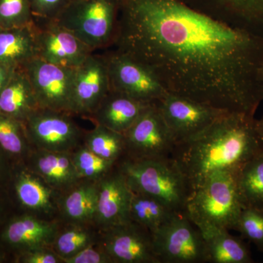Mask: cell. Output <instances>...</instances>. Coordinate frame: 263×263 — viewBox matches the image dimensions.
I'll return each instance as SVG.
<instances>
[{"mask_svg": "<svg viewBox=\"0 0 263 263\" xmlns=\"http://www.w3.org/2000/svg\"><path fill=\"white\" fill-rule=\"evenodd\" d=\"M114 45L171 94L250 116L263 100V37L179 0H121Z\"/></svg>", "mask_w": 263, "mask_h": 263, "instance_id": "1", "label": "cell"}, {"mask_svg": "<svg viewBox=\"0 0 263 263\" xmlns=\"http://www.w3.org/2000/svg\"><path fill=\"white\" fill-rule=\"evenodd\" d=\"M262 150L254 116L226 112L200 134L176 143L172 159L193 192L217 171L235 174Z\"/></svg>", "mask_w": 263, "mask_h": 263, "instance_id": "2", "label": "cell"}, {"mask_svg": "<svg viewBox=\"0 0 263 263\" xmlns=\"http://www.w3.org/2000/svg\"><path fill=\"white\" fill-rule=\"evenodd\" d=\"M243 208L235 174L221 171L208 176L193 190L183 214L203 234L216 230H235Z\"/></svg>", "mask_w": 263, "mask_h": 263, "instance_id": "3", "label": "cell"}, {"mask_svg": "<svg viewBox=\"0 0 263 263\" xmlns=\"http://www.w3.org/2000/svg\"><path fill=\"white\" fill-rule=\"evenodd\" d=\"M133 193L154 197L177 214H183L193 190L173 159L132 160L117 163Z\"/></svg>", "mask_w": 263, "mask_h": 263, "instance_id": "4", "label": "cell"}, {"mask_svg": "<svg viewBox=\"0 0 263 263\" xmlns=\"http://www.w3.org/2000/svg\"><path fill=\"white\" fill-rule=\"evenodd\" d=\"M121 0H72L56 19L92 51L114 45Z\"/></svg>", "mask_w": 263, "mask_h": 263, "instance_id": "5", "label": "cell"}, {"mask_svg": "<svg viewBox=\"0 0 263 263\" xmlns=\"http://www.w3.org/2000/svg\"><path fill=\"white\" fill-rule=\"evenodd\" d=\"M152 235L160 263L208 262L201 232L183 214H176Z\"/></svg>", "mask_w": 263, "mask_h": 263, "instance_id": "6", "label": "cell"}, {"mask_svg": "<svg viewBox=\"0 0 263 263\" xmlns=\"http://www.w3.org/2000/svg\"><path fill=\"white\" fill-rule=\"evenodd\" d=\"M125 157L132 160L172 159L176 141L155 103L124 133Z\"/></svg>", "mask_w": 263, "mask_h": 263, "instance_id": "7", "label": "cell"}, {"mask_svg": "<svg viewBox=\"0 0 263 263\" xmlns=\"http://www.w3.org/2000/svg\"><path fill=\"white\" fill-rule=\"evenodd\" d=\"M72 114L37 108L24 122L29 141L36 149L72 153L83 144L84 133Z\"/></svg>", "mask_w": 263, "mask_h": 263, "instance_id": "8", "label": "cell"}, {"mask_svg": "<svg viewBox=\"0 0 263 263\" xmlns=\"http://www.w3.org/2000/svg\"><path fill=\"white\" fill-rule=\"evenodd\" d=\"M30 81L38 106L74 114V68L35 57L22 67Z\"/></svg>", "mask_w": 263, "mask_h": 263, "instance_id": "9", "label": "cell"}, {"mask_svg": "<svg viewBox=\"0 0 263 263\" xmlns=\"http://www.w3.org/2000/svg\"><path fill=\"white\" fill-rule=\"evenodd\" d=\"M110 89L145 103H154L167 91L155 74L141 62L118 51L104 53Z\"/></svg>", "mask_w": 263, "mask_h": 263, "instance_id": "10", "label": "cell"}, {"mask_svg": "<svg viewBox=\"0 0 263 263\" xmlns=\"http://www.w3.org/2000/svg\"><path fill=\"white\" fill-rule=\"evenodd\" d=\"M32 27L37 57L53 65L76 68L94 52L54 19L34 17Z\"/></svg>", "mask_w": 263, "mask_h": 263, "instance_id": "11", "label": "cell"}, {"mask_svg": "<svg viewBox=\"0 0 263 263\" xmlns=\"http://www.w3.org/2000/svg\"><path fill=\"white\" fill-rule=\"evenodd\" d=\"M154 103L160 110L176 143L200 134L226 113L191 99L169 92Z\"/></svg>", "mask_w": 263, "mask_h": 263, "instance_id": "12", "label": "cell"}, {"mask_svg": "<svg viewBox=\"0 0 263 263\" xmlns=\"http://www.w3.org/2000/svg\"><path fill=\"white\" fill-rule=\"evenodd\" d=\"M100 242L114 263H160L152 233L133 221L100 231Z\"/></svg>", "mask_w": 263, "mask_h": 263, "instance_id": "13", "label": "cell"}, {"mask_svg": "<svg viewBox=\"0 0 263 263\" xmlns=\"http://www.w3.org/2000/svg\"><path fill=\"white\" fill-rule=\"evenodd\" d=\"M133 195L125 176L116 164L108 174L98 181L94 224L100 231L131 221L129 207Z\"/></svg>", "mask_w": 263, "mask_h": 263, "instance_id": "14", "label": "cell"}, {"mask_svg": "<svg viewBox=\"0 0 263 263\" xmlns=\"http://www.w3.org/2000/svg\"><path fill=\"white\" fill-rule=\"evenodd\" d=\"M110 90L103 55H90L74 68V115L89 118Z\"/></svg>", "mask_w": 263, "mask_h": 263, "instance_id": "15", "label": "cell"}, {"mask_svg": "<svg viewBox=\"0 0 263 263\" xmlns=\"http://www.w3.org/2000/svg\"><path fill=\"white\" fill-rule=\"evenodd\" d=\"M149 104L110 89L89 118L95 124L124 134Z\"/></svg>", "mask_w": 263, "mask_h": 263, "instance_id": "16", "label": "cell"}, {"mask_svg": "<svg viewBox=\"0 0 263 263\" xmlns=\"http://www.w3.org/2000/svg\"><path fill=\"white\" fill-rule=\"evenodd\" d=\"M30 171L60 193L69 190L81 180L70 152L35 149L31 160Z\"/></svg>", "mask_w": 263, "mask_h": 263, "instance_id": "17", "label": "cell"}, {"mask_svg": "<svg viewBox=\"0 0 263 263\" xmlns=\"http://www.w3.org/2000/svg\"><path fill=\"white\" fill-rule=\"evenodd\" d=\"M221 22L263 37V0H203Z\"/></svg>", "mask_w": 263, "mask_h": 263, "instance_id": "18", "label": "cell"}, {"mask_svg": "<svg viewBox=\"0 0 263 263\" xmlns=\"http://www.w3.org/2000/svg\"><path fill=\"white\" fill-rule=\"evenodd\" d=\"M60 227L56 221L32 215L23 216L8 224L3 238L9 245L26 251L51 247Z\"/></svg>", "mask_w": 263, "mask_h": 263, "instance_id": "19", "label": "cell"}, {"mask_svg": "<svg viewBox=\"0 0 263 263\" xmlns=\"http://www.w3.org/2000/svg\"><path fill=\"white\" fill-rule=\"evenodd\" d=\"M98 198V181L81 179L60 193L58 212L67 223L94 224Z\"/></svg>", "mask_w": 263, "mask_h": 263, "instance_id": "20", "label": "cell"}, {"mask_svg": "<svg viewBox=\"0 0 263 263\" xmlns=\"http://www.w3.org/2000/svg\"><path fill=\"white\" fill-rule=\"evenodd\" d=\"M15 183L16 196L22 205L41 216H51L58 212L60 193L32 171H22Z\"/></svg>", "mask_w": 263, "mask_h": 263, "instance_id": "21", "label": "cell"}, {"mask_svg": "<svg viewBox=\"0 0 263 263\" xmlns=\"http://www.w3.org/2000/svg\"><path fill=\"white\" fill-rule=\"evenodd\" d=\"M39 108L32 85L25 71L15 70L0 92V112L18 121L25 122Z\"/></svg>", "mask_w": 263, "mask_h": 263, "instance_id": "22", "label": "cell"}, {"mask_svg": "<svg viewBox=\"0 0 263 263\" xmlns=\"http://www.w3.org/2000/svg\"><path fill=\"white\" fill-rule=\"evenodd\" d=\"M37 57L32 24L23 27H0V64L18 68Z\"/></svg>", "mask_w": 263, "mask_h": 263, "instance_id": "23", "label": "cell"}, {"mask_svg": "<svg viewBox=\"0 0 263 263\" xmlns=\"http://www.w3.org/2000/svg\"><path fill=\"white\" fill-rule=\"evenodd\" d=\"M202 236L206 243L208 262H253L249 246L243 238L230 234L229 230H212Z\"/></svg>", "mask_w": 263, "mask_h": 263, "instance_id": "24", "label": "cell"}, {"mask_svg": "<svg viewBox=\"0 0 263 263\" xmlns=\"http://www.w3.org/2000/svg\"><path fill=\"white\" fill-rule=\"evenodd\" d=\"M234 174L238 195L243 207L263 210V150Z\"/></svg>", "mask_w": 263, "mask_h": 263, "instance_id": "25", "label": "cell"}, {"mask_svg": "<svg viewBox=\"0 0 263 263\" xmlns=\"http://www.w3.org/2000/svg\"><path fill=\"white\" fill-rule=\"evenodd\" d=\"M93 224L67 223L65 228H59L51 249L62 259L79 253L100 240V231L96 232Z\"/></svg>", "mask_w": 263, "mask_h": 263, "instance_id": "26", "label": "cell"}, {"mask_svg": "<svg viewBox=\"0 0 263 263\" xmlns=\"http://www.w3.org/2000/svg\"><path fill=\"white\" fill-rule=\"evenodd\" d=\"M177 213L154 197L133 193L129 207L131 221L144 227L153 233Z\"/></svg>", "mask_w": 263, "mask_h": 263, "instance_id": "27", "label": "cell"}, {"mask_svg": "<svg viewBox=\"0 0 263 263\" xmlns=\"http://www.w3.org/2000/svg\"><path fill=\"white\" fill-rule=\"evenodd\" d=\"M83 144L95 155L117 164L125 157L124 134L96 124L94 129L84 133Z\"/></svg>", "mask_w": 263, "mask_h": 263, "instance_id": "28", "label": "cell"}, {"mask_svg": "<svg viewBox=\"0 0 263 263\" xmlns=\"http://www.w3.org/2000/svg\"><path fill=\"white\" fill-rule=\"evenodd\" d=\"M72 158L81 179L98 181L116 165L111 161L95 155L84 144L72 152Z\"/></svg>", "mask_w": 263, "mask_h": 263, "instance_id": "29", "label": "cell"}, {"mask_svg": "<svg viewBox=\"0 0 263 263\" xmlns=\"http://www.w3.org/2000/svg\"><path fill=\"white\" fill-rule=\"evenodd\" d=\"M22 126L20 121L0 112V147L10 155H24L28 148L25 128Z\"/></svg>", "mask_w": 263, "mask_h": 263, "instance_id": "30", "label": "cell"}, {"mask_svg": "<svg viewBox=\"0 0 263 263\" xmlns=\"http://www.w3.org/2000/svg\"><path fill=\"white\" fill-rule=\"evenodd\" d=\"M34 19L29 0H0V27H27Z\"/></svg>", "mask_w": 263, "mask_h": 263, "instance_id": "31", "label": "cell"}, {"mask_svg": "<svg viewBox=\"0 0 263 263\" xmlns=\"http://www.w3.org/2000/svg\"><path fill=\"white\" fill-rule=\"evenodd\" d=\"M235 230L242 238L252 242L263 252V210L254 208H243Z\"/></svg>", "mask_w": 263, "mask_h": 263, "instance_id": "32", "label": "cell"}, {"mask_svg": "<svg viewBox=\"0 0 263 263\" xmlns=\"http://www.w3.org/2000/svg\"><path fill=\"white\" fill-rule=\"evenodd\" d=\"M72 0H29L35 18L56 19Z\"/></svg>", "mask_w": 263, "mask_h": 263, "instance_id": "33", "label": "cell"}, {"mask_svg": "<svg viewBox=\"0 0 263 263\" xmlns=\"http://www.w3.org/2000/svg\"><path fill=\"white\" fill-rule=\"evenodd\" d=\"M65 263H114L110 256L98 241L83 249L79 253L65 259Z\"/></svg>", "mask_w": 263, "mask_h": 263, "instance_id": "34", "label": "cell"}, {"mask_svg": "<svg viewBox=\"0 0 263 263\" xmlns=\"http://www.w3.org/2000/svg\"><path fill=\"white\" fill-rule=\"evenodd\" d=\"M22 262L25 263H60L62 259L51 249L42 247L26 251Z\"/></svg>", "mask_w": 263, "mask_h": 263, "instance_id": "35", "label": "cell"}, {"mask_svg": "<svg viewBox=\"0 0 263 263\" xmlns=\"http://www.w3.org/2000/svg\"><path fill=\"white\" fill-rule=\"evenodd\" d=\"M16 69L0 64V92L11 79L13 72Z\"/></svg>", "mask_w": 263, "mask_h": 263, "instance_id": "36", "label": "cell"}, {"mask_svg": "<svg viewBox=\"0 0 263 263\" xmlns=\"http://www.w3.org/2000/svg\"><path fill=\"white\" fill-rule=\"evenodd\" d=\"M257 127L259 136H260L263 141V116L259 120L257 119Z\"/></svg>", "mask_w": 263, "mask_h": 263, "instance_id": "37", "label": "cell"}, {"mask_svg": "<svg viewBox=\"0 0 263 263\" xmlns=\"http://www.w3.org/2000/svg\"><path fill=\"white\" fill-rule=\"evenodd\" d=\"M259 78H260L261 88H262V95L263 100V65L262 67H261L260 75H259Z\"/></svg>", "mask_w": 263, "mask_h": 263, "instance_id": "38", "label": "cell"}, {"mask_svg": "<svg viewBox=\"0 0 263 263\" xmlns=\"http://www.w3.org/2000/svg\"><path fill=\"white\" fill-rule=\"evenodd\" d=\"M0 171H1V160H0Z\"/></svg>", "mask_w": 263, "mask_h": 263, "instance_id": "39", "label": "cell"}]
</instances>
